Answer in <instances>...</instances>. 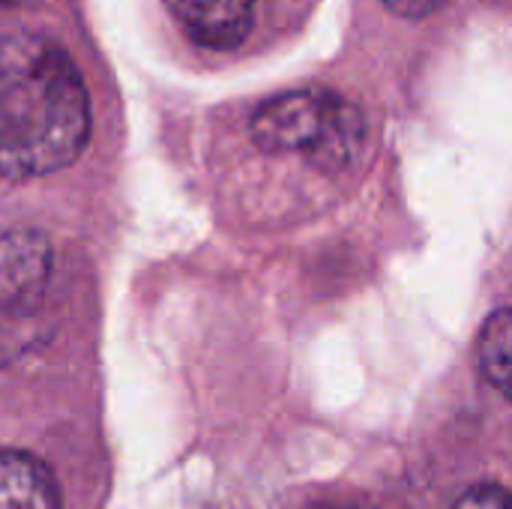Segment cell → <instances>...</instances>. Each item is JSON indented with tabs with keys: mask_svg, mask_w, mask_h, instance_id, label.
Listing matches in <instances>:
<instances>
[{
	"mask_svg": "<svg viewBox=\"0 0 512 509\" xmlns=\"http://www.w3.org/2000/svg\"><path fill=\"white\" fill-rule=\"evenodd\" d=\"M90 138V99L72 57L51 39L9 36L0 54V168L6 183L72 165Z\"/></svg>",
	"mask_w": 512,
	"mask_h": 509,
	"instance_id": "1",
	"label": "cell"
},
{
	"mask_svg": "<svg viewBox=\"0 0 512 509\" xmlns=\"http://www.w3.org/2000/svg\"><path fill=\"white\" fill-rule=\"evenodd\" d=\"M366 138L360 108L327 90H294L264 102L252 117V141L264 153H300L321 171H342Z\"/></svg>",
	"mask_w": 512,
	"mask_h": 509,
	"instance_id": "2",
	"label": "cell"
},
{
	"mask_svg": "<svg viewBox=\"0 0 512 509\" xmlns=\"http://www.w3.org/2000/svg\"><path fill=\"white\" fill-rule=\"evenodd\" d=\"M51 276V246L36 231H9L0 246V303L6 315L27 312L42 300Z\"/></svg>",
	"mask_w": 512,
	"mask_h": 509,
	"instance_id": "3",
	"label": "cell"
},
{
	"mask_svg": "<svg viewBox=\"0 0 512 509\" xmlns=\"http://www.w3.org/2000/svg\"><path fill=\"white\" fill-rule=\"evenodd\" d=\"M165 3L174 21L180 24V30L192 42L204 48L228 51L249 36L255 24L258 0H165Z\"/></svg>",
	"mask_w": 512,
	"mask_h": 509,
	"instance_id": "4",
	"label": "cell"
},
{
	"mask_svg": "<svg viewBox=\"0 0 512 509\" xmlns=\"http://www.w3.org/2000/svg\"><path fill=\"white\" fill-rule=\"evenodd\" d=\"M0 509H60V489L36 456L24 450L3 453Z\"/></svg>",
	"mask_w": 512,
	"mask_h": 509,
	"instance_id": "5",
	"label": "cell"
},
{
	"mask_svg": "<svg viewBox=\"0 0 512 509\" xmlns=\"http://www.w3.org/2000/svg\"><path fill=\"white\" fill-rule=\"evenodd\" d=\"M477 357L486 381L512 402V309H498L480 330Z\"/></svg>",
	"mask_w": 512,
	"mask_h": 509,
	"instance_id": "6",
	"label": "cell"
},
{
	"mask_svg": "<svg viewBox=\"0 0 512 509\" xmlns=\"http://www.w3.org/2000/svg\"><path fill=\"white\" fill-rule=\"evenodd\" d=\"M447 509H512V495L501 486H474Z\"/></svg>",
	"mask_w": 512,
	"mask_h": 509,
	"instance_id": "7",
	"label": "cell"
},
{
	"mask_svg": "<svg viewBox=\"0 0 512 509\" xmlns=\"http://www.w3.org/2000/svg\"><path fill=\"white\" fill-rule=\"evenodd\" d=\"M387 9H393L396 15H402V18H414V21H420V18H426V15H432L438 6H441V0H381Z\"/></svg>",
	"mask_w": 512,
	"mask_h": 509,
	"instance_id": "8",
	"label": "cell"
},
{
	"mask_svg": "<svg viewBox=\"0 0 512 509\" xmlns=\"http://www.w3.org/2000/svg\"><path fill=\"white\" fill-rule=\"evenodd\" d=\"M321 509H372V507H360V504H345V507H321Z\"/></svg>",
	"mask_w": 512,
	"mask_h": 509,
	"instance_id": "9",
	"label": "cell"
},
{
	"mask_svg": "<svg viewBox=\"0 0 512 509\" xmlns=\"http://www.w3.org/2000/svg\"><path fill=\"white\" fill-rule=\"evenodd\" d=\"M6 3H12V0H6Z\"/></svg>",
	"mask_w": 512,
	"mask_h": 509,
	"instance_id": "10",
	"label": "cell"
}]
</instances>
